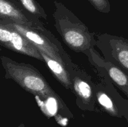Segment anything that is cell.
<instances>
[{
    "mask_svg": "<svg viewBox=\"0 0 128 127\" xmlns=\"http://www.w3.org/2000/svg\"><path fill=\"white\" fill-rule=\"evenodd\" d=\"M4 77L11 79L22 89L40 99L57 96L40 71L30 64L18 62L4 56H0Z\"/></svg>",
    "mask_w": 128,
    "mask_h": 127,
    "instance_id": "2",
    "label": "cell"
},
{
    "mask_svg": "<svg viewBox=\"0 0 128 127\" xmlns=\"http://www.w3.org/2000/svg\"><path fill=\"white\" fill-rule=\"evenodd\" d=\"M93 67L100 76L98 80L94 82L97 104L110 115L128 120V100L119 93L103 68L98 65Z\"/></svg>",
    "mask_w": 128,
    "mask_h": 127,
    "instance_id": "3",
    "label": "cell"
},
{
    "mask_svg": "<svg viewBox=\"0 0 128 127\" xmlns=\"http://www.w3.org/2000/svg\"><path fill=\"white\" fill-rule=\"evenodd\" d=\"M96 47L105 61L128 74V39L108 33L96 35Z\"/></svg>",
    "mask_w": 128,
    "mask_h": 127,
    "instance_id": "6",
    "label": "cell"
},
{
    "mask_svg": "<svg viewBox=\"0 0 128 127\" xmlns=\"http://www.w3.org/2000/svg\"><path fill=\"white\" fill-rule=\"evenodd\" d=\"M6 21L10 26L18 31L38 49L62 64L66 68L72 62L60 41L47 29L42 30L28 27L10 20Z\"/></svg>",
    "mask_w": 128,
    "mask_h": 127,
    "instance_id": "4",
    "label": "cell"
},
{
    "mask_svg": "<svg viewBox=\"0 0 128 127\" xmlns=\"http://www.w3.org/2000/svg\"><path fill=\"white\" fill-rule=\"evenodd\" d=\"M27 12L36 18L47 19V14L36 0H17Z\"/></svg>",
    "mask_w": 128,
    "mask_h": 127,
    "instance_id": "11",
    "label": "cell"
},
{
    "mask_svg": "<svg viewBox=\"0 0 128 127\" xmlns=\"http://www.w3.org/2000/svg\"><path fill=\"white\" fill-rule=\"evenodd\" d=\"M38 50L42 56L44 62H45L47 65L54 77L65 88L71 90V82L70 79V73L67 68L62 64L48 56L42 51L39 49Z\"/></svg>",
    "mask_w": 128,
    "mask_h": 127,
    "instance_id": "10",
    "label": "cell"
},
{
    "mask_svg": "<svg viewBox=\"0 0 128 127\" xmlns=\"http://www.w3.org/2000/svg\"><path fill=\"white\" fill-rule=\"evenodd\" d=\"M0 45L16 53L44 62L38 49L4 19H0Z\"/></svg>",
    "mask_w": 128,
    "mask_h": 127,
    "instance_id": "7",
    "label": "cell"
},
{
    "mask_svg": "<svg viewBox=\"0 0 128 127\" xmlns=\"http://www.w3.org/2000/svg\"><path fill=\"white\" fill-rule=\"evenodd\" d=\"M54 26L65 44L72 51L88 57L96 47V35L91 32L70 9L62 2L54 1Z\"/></svg>",
    "mask_w": 128,
    "mask_h": 127,
    "instance_id": "1",
    "label": "cell"
},
{
    "mask_svg": "<svg viewBox=\"0 0 128 127\" xmlns=\"http://www.w3.org/2000/svg\"><path fill=\"white\" fill-rule=\"evenodd\" d=\"M71 82V91L76 97L78 107L84 111L97 112L95 83L84 69L74 63L67 67Z\"/></svg>",
    "mask_w": 128,
    "mask_h": 127,
    "instance_id": "5",
    "label": "cell"
},
{
    "mask_svg": "<svg viewBox=\"0 0 128 127\" xmlns=\"http://www.w3.org/2000/svg\"><path fill=\"white\" fill-rule=\"evenodd\" d=\"M88 59L92 66H100L106 70L115 86L122 91L128 100V73L111 62L105 61L95 48L91 50L90 55L88 57Z\"/></svg>",
    "mask_w": 128,
    "mask_h": 127,
    "instance_id": "9",
    "label": "cell"
},
{
    "mask_svg": "<svg viewBox=\"0 0 128 127\" xmlns=\"http://www.w3.org/2000/svg\"><path fill=\"white\" fill-rule=\"evenodd\" d=\"M99 12L108 14L111 11V5L109 0H88Z\"/></svg>",
    "mask_w": 128,
    "mask_h": 127,
    "instance_id": "12",
    "label": "cell"
},
{
    "mask_svg": "<svg viewBox=\"0 0 128 127\" xmlns=\"http://www.w3.org/2000/svg\"><path fill=\"white\" fill-rule=\"evenodd\" d=\"M25 127V126H24V125L23 124V123H22V124L20 125H19L18 127Z\"/></svg>",
    "mask_w": 128,
    "mask_h": 127,
    "instance_id": "13",
    "label": "cell"
},
{
    "mask_svg": "<svg viewBox=\"0 0 128 127\" xmlns=\"http://www.w3.org/2000/svg\"><path fill=\"white\" fill-rule=\"evenodd\" d=\"M0 19L10 20L33 28L46 29L42 21L27 12L17 0H0Z\"/></svg>",
    "mask_w": 128,
    "mask_h": 127,
    "instance_id": "8",
    "label": "cell"
}]
</instances>
